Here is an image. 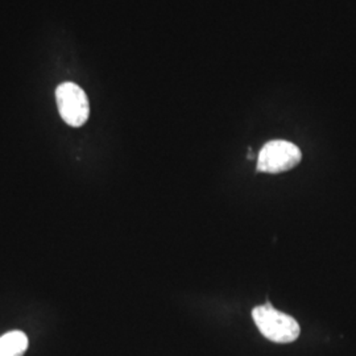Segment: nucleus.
I'll return each mask as SVG.
<instances>
[{"mask_svg": "<svg viewBox=\"0 0 356 356\" xmlns=\"http://www.w3.org/2000/svg\"><path fill=\"white\" fill-rule=\"evenodd\" d=\"M252 318L260 332L275 343H292L300 335V325L296 319L276 310L270 304L257 306Z\"/></svg>", "mask_w": 356, "mask_h": 356, "instance_id": "obj_1", "label": "nucleus"}, {"mask_svg": "<svg viewBox=\"0 0 356 356\" xmlns=\"http://www.w3.org/2000/svg\"><path fill=\"white\" fill-rule=\"evenodd\" d=\"M56 101L63 120L70 127L83 126L90 115L88 95L76 83L64 82L56 90Z\"/></svg>", "mask_w": 356, "mask_h": 356, "instance_id": "obj_2", "label": "nucleus"}, {"mask_svg": "<svg viewBox=\"0 0 356 356\" xmlns=\"http://www.w3.org/2000/svg\"><path fill=\"white\" fill-rule=\"evenodd\" d=\"M302 153L291 141L273 140L267 143L259 153L257 172L277 175L293 169L301 163Z\"/></svg>", "mask_w": 356, "mask_h": 356, "instance_id": "obj_3", "label": "nucleus"}, {"mask_svg": "<svg viewBox=\"0 0 356 356\" xmlns=\"http://www.w3.org/2000/svg\"><path fill=\"white\" fill-rule=\"evenodd\" d=\"M28 348V338L23 331H11L0 337V356H23Z\"/></svg>", "mask_w": 356, "mask_h": 356, "instance_id": "obj_4", "label": "nucleus"}]
</instances>
